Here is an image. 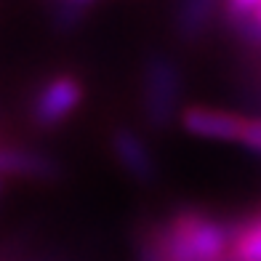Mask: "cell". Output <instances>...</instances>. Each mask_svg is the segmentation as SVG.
<instances>
[{"label":"cell","mask_w":261,"mask_h":261,"mask_svg":"<svg viewBox=\"0 0 261 261\" xmlns=\"http://www.w3.org/2000/svg\"><path fill=\"white\" fill-rule=\"evenodd\" d=\"M229 237L227 229L200 213H179L171 227V258L173 261H216Z\"/></svg>","instance_id":"cell-2"},{"label":"cell","mask_w":261,"mask_h":261,"mask_svg":"<svg viewBox=\"0 0 261 261\" xmlns=\"http://www.w3.org/2000/svg\"><path fill=\"white\" fill-rule=\"evenodd\" d=\"M184 93V75L173 59L155 54L147 59L144 83H141V99H144V115L152 128H168L179 115Z\"/></svg>","instance_id":"cell-1"},{"label":"cell","mask_w":261,"mask_h":261,"mask_svg":"<svg viewBox=\"0 0 261 261\" xmlns=\"http://www.w3.org/2000/svg\"><path fill=\"white\" fill-rule=\"evenodd\" d=\"M216 6H219V0H181L179 3V32H181V38L195 40L197 35L211 24Z\"/></svg>","instance_id":"cell-7"},{"label":"cell","mask_w":261,"mask_h":261,"mask_svg":"<svg viewBox=\"0 0 261 261\" xmlns=\"http://www.w3.org/2000/svg\"><path fill=\"white\" fill-rule=\"evenodd\" d=\"M240 144H245L248 149H253V152H261V120H248L245 123Z\"/></svg>","instance_id":"cell-9"},{"label":"cell","mask_w":261,"mask_h":261,"mask_svg":"<svg viewBox=\"0 0 261 261\" xmlns=\"http://www.w3.org/2000/svg\"><path fill=\"white\" fill-rule=\"evenodd\" d=\"M179 123L187 134L213 141H240L248 117L227 112V110H213V107H184L179 112Z\"/></svg>","instance_id":"cell-4"},{"label":"cell","mask_w":261,"mask_h":261,"mask_svg":"<svg viewBox=\"0 0 261 261\" xmlns=\"http://www.w3.org/2000/svg\"><path fill=\"white\" fill-rule=\"evenodd\" d=\"M253 229H256V237H258V245H261V221L253 224Z\"/></svg>","instance_id":"cell-12"},{"label":"cell","mask_w":261,"mask_h":261,"mask_svg":"<svg viewBox=\"0 0 261 261\" xmlns=\"http://www.w3.org/2000/svg\"><path fill=\"white\" fill-rule=\"evenodd\" d=\"M64 3H72V6H83V8H86L91 0H64Z\"/></svg>","instance_id":"cell-11"},{"label":"cell","mask_w":261,"mask_h":261,"mask_svg":"<svg viewBox=\"0 0 261 261\" xmlns=\"http://www.w3.org/2000/svg\"><path fill=\"white\" fill-rule=\"evenodd\" d=\"M83 96H86V91H83V83L75 75L51 77L35 96V104H32L35 123L40 128H54L59 123H64L83 104Z\"/></svg>","instance_id":"cell-3"},{"label":"cell","mask_w":261,"mask_h":261,"mask_svg":"<svg viewBox=\"0 0 261 261\" xmlns=\"http://www.w3.org/2000/svg\"><path fill=\"white\" fill-rule=\"evenodd\" d=\"M261 6V0H227V16L232 21H245Z\"/></svg>","instance_id":"cell-8"},{"label":"cell","mask_w":261,"mask_h":261,"mask_svg":"<svg viewBox=\"0 0 261 261\" xmlns=\"http://www.w3.org/2000/svg\"><path fill=\"white\" fill-rule=\"evenodd\" d=\"M56 163L40 152L0 147V176H19V179H51L56 176Z\"/></svg>","instance_id":"cell-6"},{"label":"cell","mask_w":261,"mask_h":261,"mask_svg":"<svg viewBox=\"0 0 261 261\" xmlns=\"http://www.w3.org/2000/svg\"><path fill=\"white\" fill-rule=\"evenodd\" d=\"M0 192H3V181H0Z\"/></svg>","instance_id":"cell-13"},{"label":"cell","mask_w":261,"mask_h":261,"mask_svg":"<svg viewBox=\"0 0 261 261\" xmlns=\"http://www.w3.org/2000/svg\"><path fill=\"white\" fill-rule=\"evenodd\" d=\"M80 14H83V6L67 3L62 11H59V21H62V27H64V30H69V27H75L77 21H80Z\"/></svg>","instance_id":"cell-10"},{"label":"cell","mask_w":261,"mask_h":261,"mask_svg":"<svg viewBox=\"0 0 261 261\" xmlns=\"http://www.w3.org/2000/svg\"><path fill=\"white\" fill-rule=\"evenodd\" d=\"M110 147H112L115 160L120 163V168L134 181H139V184L155 181L158 160H155V152L149 149L147 139L141 134H136V130H130V128H117L110 139Z\"/></svg>","instance_id":"cell-5"}]
</instances>
